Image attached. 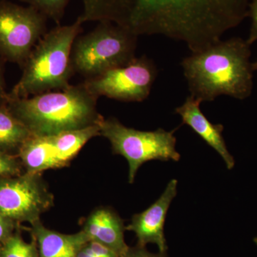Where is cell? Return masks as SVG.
Segmentation results:
<instances>
[{
    "instance_id": "21",
    "label": "cell",
    "mask_w": 257,
    "mask_h": 257,
    "mask_svg": "<svg viewBox=\"0 0 257 257\" xmlns=\"http://www.w3.org/2000/svg\"><path fill=\"white\" fill-rule=\"evenodd\" d=\"M248 17L251 18V28L246 40L251 45L257 41V0H251L248 7Z\"/></svg>"
},
{
    "instance_id": "15",
    "label": "cell",
    "mask_w": 257,
    "mask_h": 257,
    "mask_svg": "<svg viewBox=\"0 0 257 257\" xmlns=\"http://www.w3.org/2000/svg\"><path fill=\"white\" fill-rule=\"evenodd\" d=\"M100 130L101 124H94L51 136L59 158L64 166L68 165L91 139L100 136Z\"/></svg>"
},
{
    "instance_id": "22",
    "label": "cell",
    "mask_w": 257,
    "mask_h": 257,
    "mask_svg": "<svg viewBox=\"0 0 257 257\" xmlns=\"http://www.w3.org/2000/svg\"><path fill=\"white\" fill-rule=\"evenodd\" d=\"M19 226L14 221L0 214V243L8 239Z\"/></svg>"
},
{
    "instance_id": "6",
    "label": "cell",
    "mask_w": 257,
    "mask_h": 257,
    "mask_svg": "<svg viewBox=\"0 0 257 257\" xmlns=\"http://www.w3.org/2000/svg\"><path fill=\"white\" fill-rule=\"evenodd\" d=\"M174 133L160 128L140 131L128 128L113 117L104 119L101 123L100 136L109 140L115 155L127 160L130 184L133 183L139 168L148 161L179 160Z\"/></svg>"
},
{
    "instance_id": "3",
    "label": "cell",
    "mask_w": 257,
    "mask_h": 257,
    "mask_svg": "<svg viewBox=\"0 0 257 257\" xmlns=\"http://www.w3.org/2000/svg\"><path fill=\"white\" fill-rule=\"evenodd\" d=\"M96 101L82 83L62 90L10 99L6 105L32 135L53 136L101 124L104 118L98 112Z\"/></svg>"
},
{
    "instance_id": "16",
    "label": "cell",
    "mask_w": 257,
    "mask_h": 257,
    "mask_svg": "<svg viewBox=\"0 0 257 257\" xmlns=\"http://www.w3.org/2000/svg\"><path fill=\"white\" fill-rule=\"evenodd\" d=\"M32 133L8 109L0 105V151L17 155Z\"/></svg>"
},
{
    "instance_id": "1",
    "label": "cell",
    "mask_w": 257,
    "mask_h": 257,
    "mask_svg": "<svg viewBox=\"0 0 257 257\" xmlns=\"http://www.w3.org/2000/svg\"><path fill=\"white\" fill-rule=\"evenodd\" d=\"M133 5L128 29L138 36L163 35L192 52L221 40L247 18L251 0H125Z\"/></svg>"
},
{
    "instance_id": "5",
    "label": "cell",
    "mask_w": 257,
    "mask_h": 257,
    "mask_svg": "<svg viewBox=\"0 0 257 257\" xmlns=\"http://www.w3.org/2000/svg\"><path fill=\"white\" fill-rule=\"evenodd\" d=\"M138 37L130 29L100 22L74 40L71 53L74 73L90 79L130 63L137 57Z\"/></svg>"
},
{
    "instance_id": "19",
    "label": "cell",
    "mask_w": 257,
    "mask_h": 257,
    "mask_svg": "<svg viewBox=\"0 0 257 257\" xmlns=\"http://www.w3.org/2000/svg\"><path fill=\"white\" fill-rule=\"evenodd\" d=\"M25 170L17 155L0 151V177H12L24 173Z\"/></svg>"
},
{
    "instance_id": "13",
    "label": "cell",
    "mask_w": 257,
    "mask_h": 257,
    "mask_svg": "<svg viewBox=\"0 0 257 257\" xmlns=\"http://www.w3.org/2000/svg\"><path fill=\"white\" fill-rule=\"evenodd\" d=\"M31 232L37 241L39 257H77L79 250L89 241L83 231L62 234L45 227L40 220L32 224Z\"/></svg>"
},
{
    "instance_id": "9",
    "label": "cell",
    "mask_w": 257,
    "mask_h": 257,
    "mask_svg": "<svg viewBox=\"0 0 257 257\" xmlns=\"http://www.w3.org/2000/svg\"><path fill=\"white\" fill-rule=\"evenodd\" d=\"M157 74L153 60L142 56L122 67L85 79L82 84L96 98L105 96L125 102H140L150 96Z\"/></svg>"
},
{
    "instance_id": "11",
    "label": "cell",
    "mask_w": 257,
    "mask_h": 257,
    "mask_svg": "<svg viewBox=\"0 0 257 257\" xmlns=\"http://www.w3.org/2000/svg\"><path fill=\"white\" fill-rule=\"evenodd\" d=\"M124 222L116 211L109 207H98L87 216L82 231L89 241L110 248L124 257L128 246L124 241Z\"/></svg>"
},
{
    "instance_id": "4",
    "label": "cell",
    "mask_w": 257,
    "mask_h": 257,
    "mask_svg": "<svg viewBox=\"0 0 257 257\" xmlns=\"http://www.w3.org/2000/svg\"><path fill=\"white\" fill-rule=\"evenodd\" d=\"M82 25L77 20L72 25H59L42 37L24 64L20 81L8 93V99L62 90L71 85V53Z\"/></svg>"
},
{
    "instance_id": "28",
    "label": "cell",
    "mask_w": 257,
    "mask_h": 257,
    "mask_svg": "<svg viewBox=\"0 0 257 257\" xmlns=\"http://www.w3.org/2000/svg\"><path fill=\"white\" fill-rule=\"evenodd\" d=\"M254 242L256 243L257 244V238H256V239H254Z\"/></svg>"
},
{
    "instance_id": "2",
    "label": "cell",
    "mask_w": 257,
    "mask_h": 257,
    "mask_svg": "<svg viewBox=\"0 0 257 257\" xmlns=\"http://www.w3.org/2000/svg\"><path fill=\"white\" fill-rule=\"evenodd\" d=\"M251 45L241 37L219 40L182 60L190 95L212 101L221 95L246 99L253 89Z\"/></svg>"
},
{
    "instance_id": "18",
    "label": "cell",
    "mask_w": 257,
    "mask_h": 257,
    "mask_svg": "<svg viewBox=\"0 0 257 257\" xmlns=\"http://www.w3.org/2000/svg\"><path fill=\"white\" fill-rule=\"evenodd\" d=\"M40 11L47 19L60 23L70 0H20Z\"/></svg>"
},
{
    "instance_id": "20",
    "label": "cell",
    "mask_w": 257,
    "mask_h": 257,
    "mask_svg": "<svg viewBox=\"0 0 257 257\" xmlns=\"http://www.w3.org/2000/svg\"><path fill=\"white\" fill-rule=\"evenodd\" d=\"M77 257H120L110 248L95 241H89L79 250Z\"/></svg>"
},
{
    "instance_id": "8",
    "label": "cell",
    "mask_w": 257,
    "mask_h": 257,
    "mask_svg": "<svg viewBox=\"0 0 257 257\" xmlns=\"http://www.w3.org/2000/svg\"><path fill=\"white\" fill-rule=\"evenodd\" d=\"M53 205V194L41 173L0 177V214L17 224H33Z\"/></svg>"
},
{
    "instance_id": "17",
    "label": "cell",
    "mask_w": 257,
    "mask_h": 257,
    "mask_svg": "<svg viewBox=\"0 0 257 257\" xmlns=\"http://www.w3.org/2000/svg\"><path fill=\"white\" fill-rule=\"evenodd\" d=\"M2 257H39L36 240L26 242L20 233L15 231L1 243Z\"/></svg>"
},
{
    "instance_id": "10",
    "label": "cell",
    "mask_w": 257,
    "mask_h": 257,
    "mask_svg": "<svg viewBox=\"0 0 257 257\" xmlns=\"http://www.w3.org/2000/svg\"><path fill=\"white\" fill-rule=\"evenodd\" d=\"M177 181L172 179L165 192L151 207L140 214H135L126 229L133 231L138 239V245L155 243L160 252H167V241L164 234V225L171 203L177 195Z\"/></svg>"
},
{
    "instance_id": "23",
    "label": "cell",
    "mask_w": 257,
    "mask_h": 257,
    "mask_svg": "<svg viewBox=\"0 0 257 257\" xmlns=\"http://www.w3.org/2000/svg\"><path fill=\"white\" fill-rule=\"evenodd\" d=\"M124 257H167V252L153 253L147 251L145 246L138 245L133 247L128 246Z\"/></svg>"
},
{
    "instance_id": "25",
    "label": "cell",
    "mask_w": 257,
    "mask_h": 257,
    "mask_svg": "<svg viewBox=\"0 0 257 257\" xmlns=\"http://www.w3.org/2000/svg\"><path fill=\"white\" fill-rule=\"evenodd\" d=\"M252 67H253V71L257 70V61H256V62H253V63H252Z\"/></svg>"
},
{
    "instance_id": "12",
    "label": "cell",
    "mask_w": 257,
    "mask_h": 257,
    "mask_svg": "<svg viewBox=\"0 0 257 257\" xmlns=\"http://www.w3.org/2000/svg\"><path fill=\"white\" fill-rule=\"evenodd\" d=\"M201 103L202 101L199 99L189 95L182 105L176 108L175 112L180 115L184 124L188 125L194 133L219 153L227 168L231 170L234 167L235 162L228 151L223 138L224 126L211 123L201 111Z\"/></svg>"
},
{
    "instance_id": "27",
    "label": "cell",
    "mask_w": 257,
    "mask_h": 257,
    "mask_svg": "<svg viewBox=\"0 0 257 257\" xmlns=\"http://www.w3.org/2000/svg\"><path fill=\"white\" fill-rule=\"evenodd\" d=\"M0 257H2V248H1V243H0Z\"/></svg>"
},
{
    "instance_id": "26",
    "label": "cell",
    "mask_w": 257,
    "mask_h": 257,
    "mask_svg": "<svg viewBox=\"0 0 257 257\" xmlns=\"http://www.w3.org/2000/svg\"><path fill=\"white\" fill-rule=\"evenodd\" d=\"M83 13V12H82ZM83 15H84V16L86 17V18H89V19H91V20H98V19H93V18H88L87 16H86L84 14V13H83ZM109 21H111V20H109ZM113 22V21H112ZM114 23H116V22H114ZM119 24H127V23H119Z\"/></svg>"
},
{
    "instance_id": "14",
    "label": "cell",
    "mask_w": 257,
    "mask_h": 257,
    "mask_svg": "<svg viewBox=\"0 0 257 257\" xmlns=\"http://www.w3.org/2000/svg\"><path fill=\"white\" fill-rule=\"evenodd\" d=\"M25 172L42 173L50 169L65 167L57 155L51 136L32 135L18 154Z\"/></svg>"
},
{
    "instance_id": "7",
    "label": "cell",
    "mask_w": 257,
    "mask_h": 257,
    "mask_svg": "<svg viewBox=\"0 0 257 257\" xmlns=\"http://www.w3.org/2000/svg\"><path fill=\"white\" fill-rule=\"evenodd\" d=\"M45 15L31 6L0 0V58L23 67L47 33Z\"/></svg>"
},
{
    "instance_id": "24",
    "label": "cell",
    "mask_w": 257,
    "mask_h": 257,
    "mask_svg": "<svg viewBox=\"0 0 257 257\" xmlns=\"http://www.w3.org/2000/svg\"><path fill=\"white\" fill-rule=\"evenodd\" d=\"M8 100V93L5 89L4 75H3V67L0 63V105L6 104Z\"/></svg>"
}]
</instances>
